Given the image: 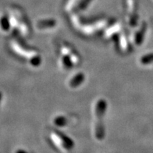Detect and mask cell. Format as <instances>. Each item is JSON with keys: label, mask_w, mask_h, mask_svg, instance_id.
Masks as SVG:
<instances>
[{"label": "cell", "mask_w": 153, "mask_h": 153, "mask_svg": "<svg viewBox=\"0 0 153 153\" xmlns=\"http://www.w3.org/2000/svg\"><path fill=\"white\" fill-rule=\"evenodd\" d=\"M11 26L10 18L6 14L0 15V30L4 32L8 31Z\"/></svg>", "instance_id": "277c9868"}, {"label": "cell", "mask_w": 153, "mask_h": 153, "mask_svg": "<svg viewBox=\"0 0 153 153\" xmlns=\"http://www.w3.org/2000/svg\"><path fill=\"white\" fill-rule=\"evenodd\" d=\"M62 65L63 68L65 69L69 70V69L72 68L73 63H72V61L71 60V58L70 57V56L65 55L62 57Z\"/></svg>", "instance_id": "ba28073f"}, {"label": "cell", "mask_w": 153, "mask_h": 153, "mask_svg": "<svg viewBox=\"0 0 153 153\" xmlns=\"http://www.w3.org/2000/svg\"><path fill=\"white\" fill-rule=\"evenodd\" d=\"M41 57H39L38 55H34L33 57H31V59L30 60V63L32 66L33 67H37L41 64Z\"/></svg>", "instance_id": "30bf717a"}, {"label": "cell", "mask_w": 153, "mask_h": 153, "mask_svg": "<svg viewBox=\"0 0 153 153\" xmlns=\"http://www.w3.org/2000/svg\"><path fill=\"white\" fill-rule=\"evenodd\" d=\"M105 135V129L104 124L101 121H98L95 127V136L98 140L104 138Z\"/></svg>", "instance_id": "5b68a950"}, {"label": "cell", "mask_w": 153, "mask_h": 153, "mask_svg": "<svg viewBox=\"0 0 153 153\" xmlns=\"http://www.w3.org/2000/svg\"><path fill=\"white\" fill-rule=\"evenodd\" d=\"M53 123L55 126H58V127H64L68 123V120H67V118L65 116H58L54 118Z\"/></svg>", "instance_id": "52a82bcc"}, {"label": "cell", "mask_w": 153, "mask_h": 153, "mask_svg": "<svg viewBox=\"0 0 153 153\" xmlns=\"http://www.w3.org/2000/svg\"><path fill=\"white\" fill-rule=\"evenodd\" d=\"M1 98H2V94H1V91H0V102H1Z\"/></svg>", "instance_id": "4fadbf2b"}, {"label": "cell", "mask_w": 153, "mask_h": 153, "mask_svg": "<svg viewBox=\"0 0 153 153\" xmlns=\"http://www.w3.org/2000/svg\"><path fill=\"white\" fill-rule=\"evenodd\" d=\"M145 30H146V24H143V25L141 26L140 29L137 32L135 36V42L137 45H140L143 43V38H144Z\"/></svg>", "instance_id": "8992f818"}, {"label": "cell", "mask_w": 153, "mask_h": 153, "mask_svg": "<svg viewBox=\"0 0 153 153\" xmlns=\"http://www.w3.org/2000/svg\"><path fill=\"white\" fill-rule=\"evenodd\" d=\"M74 1H75V0H70V1H69V2L68 3V6H67V7H68V8H70V7H71L72 4H73Z\"/></svg>", "instance_id": "7c38bea8"}, {"label": "cell", "mask_w": 153, "mask_h": 153, "mask_svg": "<svg viewBox=\"0 0 153 153\" xmlns=\"http://www.w3.org/2000/svg\"><path fill=\"white\" fill-rule=\"evenodd\" d=\"M107 108V104L106 101L104 99H99L97 101L95 104L94 111H95V116L98 119L101 120V118L104 117L106 113Z\"/></svg>", "instance_id": "6da1fadb"}, {"label": "cell", "mask_w": 153, "mask_h": 153, "mask_svg": "<svg viewBox=\"0 0 153 153\" xmlns=\"http://www.w3.org/2000/svg\"><path fill=\"white\" fill-rule=\"evenodd\" d=\"M85 76L83 73H82V72L77 73L70 80V82H69V86L71 88L78 87L79 86H80L82 82L85 81Z\"/></svg>", "instance_id": "3957f363"}, {"label": "cell", "mask_w": 153, "mask_h": 153, "mask_svg": "<svg viewBox=\"0 0 153 153\" xmlns=\"http://www.w3.org/2000/svg\"><path fill=\"white\" fill-rule=\"evenodd\" d=\"M91 1H92V0H82V1H80V3L79 4L78 8H79L80 10H83V9L87 8L88 5L89 4V3H90Z\"/></svg>", "instance_id": "8fae6325"}, {"label": "cell", "mask_w": 153, "mask_h": 153, "mask_svg": "<svg viewBox=\"0 0 153 153\" xmlns=\"http://www.w3.org/2000/svg\"><path fill=\"white\" fill-rule=\"evenodd\" d=\"M56 26V21L54 19H43L38 21L36 24V27L38 29H47L49 28H53Z\"/></svg>", "instance_id": "7a4b0ae2"}, {"label": "cell", "mask_w": 153, "mask_h": 153, "mask_svg": "<svg viewBox=\"0 0 153 153\" xmlns=\"http://www.w3.org/2000/svg\"><path fill=\"white\" fill-rule=\"evenodd\" d=\"M153 62V53H149L140 58V63L143 65H149Z\"/></svg>", "instance_id": "9c48e42d"}]
</instances>
